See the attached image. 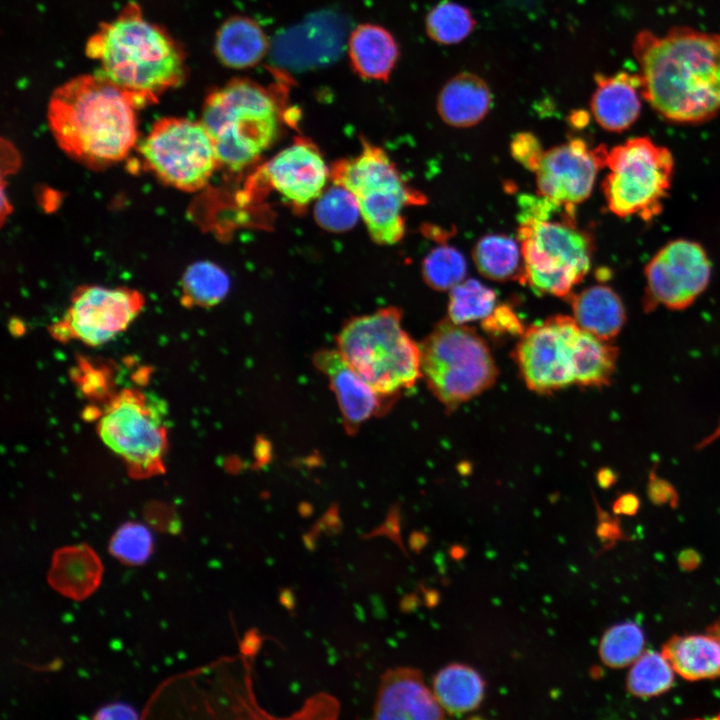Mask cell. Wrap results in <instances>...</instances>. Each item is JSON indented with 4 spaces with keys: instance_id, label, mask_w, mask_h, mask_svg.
Masks as SVG:
<instances>
[{
    "instance_id": "40",
    "label": "cell",
    "mask_w": 720,
    "mask_h": 720,
    "mask_svg": "<svg viewBox=\"0 0 720 720\" xmlns=\"http://www.w3.org/2000/svg\"><path fill=\"white\" fill-rule=\"evenodd\" d=\"M97 720L108 719H138L137 710L129 703L115 701L98 708L93 716Z\"/></svg>"
},
{
    "instance_id": "8",
    "label": "cell",
    "mask_w": 720,
    "mask_h": 720,
    "mask_svg": "<svg viewBox=\"0 0 720 720\" xmlns=\"http://www.w3.org/2000/svg\"><path fill=\"white\" fill-rule=\"evenodd\" d=\"M166 416L161 400L126 388L105 406L97 432L103 443L124 461L132 476L149 478L165 471Z\"/></svg>"
},
{
    "instance_id": "29",
    "label": "cell",
    "mask_w": 720,
    "mask_h": 720,
    "mask_svg": "<svg viewBox=\"0 0 720 720\" xmlns=\"http://www.w3.org/2000/svg\"><path fill=\"white\" fill-rule=\"evenodd\" d=\"M616 358L615 347L581 329L574 341V384L584 387L608 384Z\"/></svg>"
},
{
    "instance_id": "20",
    "label": "cell",
    "mask_w": 720,
    "mask_h": 720,
    "mask_svg": "<svg viewBox=\"0 0 720 720\" xmlns=\"http://www.w3.org/2000/svg\"><path fill=\"white\" fill-rule=\"evenodd\" d=\"M596 89L591 97V112L596 122L610 132L630 128L641 112V79L639 74L619 72L595 76Z\"/></svg>"
},
{
    "instance_id": "31",
    "label": "cell",
    "mask_w": 720,
    "mask_h": 720,
    "mask_svg": "<svg viewBox=\"0 0 720 720\" xmlns=\"http://www.w3.org/2000/svg\"><path fill=\"white\" fill-rule=\"evenodd\" d=\"M361 217L355 195L346 187L332 182L316 199L314 218L326 231L340 233L351 230Z\"/></svg>"
},
{
    "instance_id": "32",
    "label": "cell",
    "mask_w": 720,
    "mask_h": 720,
    "mask_svg": "<svg viewBox=\"0 0 720 720\" xmlns=\"http://www.w3.org/2000/svg\"><path fill=\"white\" fill-rule=\"evenodd\" d=\"M674 672L662 652L644 651L627 675L626 688L639 698L659 696L673 686Z\"/></svg>"
},
{
    "instance_id": "16",
    "label": "cell",
    "mask_w": 720,
    "mask_h": 720,
    "mask_svg": "<svg viewBox=\"0 0 720 720\" xmlns=\"http://www.w3.org/2000/svg\"><path fill=\"white\" fill-rule=\"evenodd\" d=\"M260 174L291 205L301 209L322 194L330 168L312 141L297 138L265 163Z\"/></svg>"
},
{
    "instance_id": "33",
    "label": "cell",
    "mask_w": 720,
    "mask_h": 720,
    "mask_svg": "<svg viewBox=\"0 0 720 720\" xmlns=\"http://www.w3.org/2000/svg\"><path fill=\"white\" fill-rule=\"evenodd\" d=\"M496 292L476 279H464L449 293L448 318L456 324L485 319L496 307Z\"/></svg>"
},
{
    "instance_id": "27",
    "label": "cell",
    "mask_w": 720,
    "mask_h": 720,
    "mask_svg": "<svg viewBox=\"0 0 720 720\" xmlns=\"http://www.w3.org/2000/svg\"><path fill=\"white\" fill-rule=\"evenodd\" d=\"M485 682L472 667L450 664L434 677L433 693L444 711L460 715L476 709L483 697Z\"/></svg>"
},
{
    "instance_id": "11",
    "label": "cell",
    "mask_w": 720,
    "mask_h": 720,
    "mask_svg": "<svg viewBox=\"0 0 720 720\" xmlns=\"http://www.w3.org/2000/svg\"><path fill=\"white\" fill-rule=\"evenodd\" d=\"M144 302L139 291L127 287H80L51 331L62 341L73 339L99 346L125 331L143 309Z\"/></svg>"
},
{
    "instance_id": "3",
    "label": "cell",
    "mask_w": 720,
    "mask_h": 720,
    "mask_svg": "<svg viewBox=\"0 0 720 720\" xmlns=\"http://www.w3.org/2000/svg\"><path fill=\"white\" fill-rule=\"evenodd\" d=\"M86 54L98 62L100 74L142 107L156 103L186 76L185 56L161 26L148 21L130 2L120 14L88 39Z\"/></svg>"
},
{
    "instance_id": "6",
    "label": "cell",
    "mask_w": 720,
    "mask_h": 720,
    "mask_svg": "<svg viewBox=\"0 0 720 720\" xmlns=\"http://www.w3.org/2000/svg\"><path fill=\"white\" fill-rule=\"evenodd\" d=\"M419 347L421 376L448 412L496 381L497 367L486 341L465 324L443 319Z\"/></svg>"
},
{
    "instance_id": "12",
    "label": "cell",
    "mask_w": 720,
    "mask_h": 720,
    "mask_svg": "<svg viewBox=\"0 0 720 720\" xmlns=\"http://www.w3.org/2000/svg\"><path fill=\"white\" fill-rule=\"evenodd\" d=\"M580 330L574 318L566 315L525 329L513 358L530 390L548 394L574 384V341Z\"/></svg>"
},
{
    "instance_id": "35",
    "label": "cell",
    "mask_w": 720,
    "mask_h": 720,
    "mask_svg": "<svg viewBox=\"0 0 720 720\" xmlns=\"http://www.w3.org/2000/svg\"><path fill=\"white\" fill-rule=\"evenodd\" d=\"M425 27L429 37L445 45L464 40L474 29L470 10L452 1H443L427 15Z\"/></svg>"
},
{
    "instance_id": "14",
    "label": "cell",
    "mask_w": 720,
    "mask_h": 720,
    "mask_svg": "<svg viewBox=\"0 0 720 720\" xmlns=\"http://www.w3.org/2000/svg\"><path fill=\"white\" fill-rule=\"evenodd\" d=\"M607 152L604 145L590 148L582 138L544 151L535 171L539 195L565 206L583 202L592 192L599 169L606 166Z\"/></svg>"
},
{
    "instance_id": "10",
    "label": "cell",
    "mask_w": 720,
    "mask_h": 720,
    "mask_svg": "<svg viewBox=\"0 0 720 720\" xmlns=\"http://www.w3.org/2000/svg\"><path fill=\"white\" fill-rule=\"evenodd\" d=\"M140 153L161 181L186 192L203 188L219 164L214 141L203 123L186 118L156 121Z\"/></svg>"
},
{
    "instance_id": "9",
    "label": "cell",
    "mask_w": 720,
    "mask_h": 720,
    "mask_svg": "<svg viewBox=\"0 0 720 720\" xmlns=\"http://www.w3.org/2000/svg\"><path fill=\"white\" fill-rule=\"evenodd\" d=\"M609 173L602 183L609 210L619 217H655L672 180L671 152L649 137H635L608 150Z\"/></svg>"
},
{
    "instance_id": "42",
    "label": "cell",
    "mask_w": 720,
    "mask_h": 720,
    "mask_svg": "<svg viewBox=\"0 0 720 720\" xmlns=\"http://www.w3.org/2000/svg\"><path fill=\"white\" fill-rule=\"evenodd\" d=\"M707 633L717 638L720 642V617L708 627Z\"/></svg>"
},
{
    "instance_id": "15",
    "label": "cell",
    "mask_w": 720,
    "mask_h": 720,
    "mask_svg": "<svg viewBox=\"0 0 720 720\" xmlns=\"http://www.w3.org/2000/svg\"><path fill=\"white\" fill-rule=\"evenodd\" d=\"M345 19L332 11H321L279 33L272 45L274 63L293 70H306L334 62L346 37Z\"/></svg>"
},
{
    "instance_id": "21",
    "label": "cell",
    "mask_w": 720,
    "mask_h": 720,
    "mask_svg": "<svg viewBox=\"0 0 720 720\" xmlns=\"http://www.w3.org/2000/svg\"><path fill=\"white\" fill-rule=\"evenodd\" d=\"M103 566L95 551L85 544L65 546L55 551L48 582L58 593L82 600L100 585Z\"/></svg>"
},
{
    "instance_id": "4",
    "label": "cell",
    "mask_w": 720,
    "mask_h": 720,
    "mask_svg": "<svg viewBox=\"0 0 720 720\" xmlns=\"http://www.w3.org/2000/svg\"><path fill=\"white\" fill-rule=\"evenodd\" d=\"M337 350L385 398L411 388L422 377L420 347L404 330L397 307L349 320L337 336Z\"/></svg>"
},
{
    "instance_id": "34",
    "label": "cell",
    "mask_w": 720,
    "mask_h": 720,
    "mask_svg": "<svg viewBox=\"0 0 720 720\" xmlns=\"http://www.w3.org/2000/svg\"><path fill=\"white\" fill-rule=\"evenodd\" d=\"M643 630L633 622H624L608 628L599 644L601 661L611 668L633 664L644 652Z\"/></svg>"
},
{
    "instance_id": "24",
    "label": "cell",
    "mask_w": 720,
    "mask_h": 720,
    "mask_svg": "<svg viewBox=\"0 0 720 720\" xmlns=\"http://www.w3.org/2000/svg\"><path fill=\"white\" fill-rule=\"evenodd\" d=\"M569 301L578 326L604 341L615 337L624 324L622 301L608 286H590L570 294Z\"/></svg>"
},
{
    "instance_id": "22",
    "label": "cell",
    "mask_w": 720,
    "mask_h": 720,
    "mask_svg": "<svg viewBox=\"0 0 720 720\" xmlns=\"http://www.w3.org/2000/svg\"><path fill=\"white\" fill-rule=\"evenodd\" d=\"M491 101L487 83L475 74L463 72L442 87L437 98V111L449 126L467 128L485 118Z\"/></svg>"
},
{
    "instance_id": "25",
    "label": "cell",
    "mask_w": 720,
    "mask_h": 720,
    "mask_svg": "<svg viewBox=\"0 0 720 720\" xmlns=\"http://www.w3.org/2000/svg\"><path fill=\"white\" fill-rule=\"evenodd\" d=\"M662 654L686 680L720 677V642L709 633L673 636L664 643Z\"/></svg>"
},
{
    "instance_id": "18",
    "label": "cell",
    "mask_w": 720,
    "mask_h": 720,
    "mask_svg": "<svg viewBox=\"0 0 720 720\" xmlns=\"http://www.w3.org/2000/svg\"><path fill=\"white\" fill-rule=\"evenodd\" d=\"M314 362L327 376L349 431L356 430L382 407L384 397L345 361L337 349L321 350L315 355Z\"/></svg>"
},
{
    "instance_id": "13",
    "label": "cell",
    "mask_w": 720,
    "mask_h": 720,
    "mask_svg": "<svg viewBox=\"0 0 720 720\" xmlns=\"http://www.w3.org/2000/svg\"><path fill=\"white\" fill-rule=\"evenodd\" d=\"M710 274V261L701 245L685 239L671 241L646 267L649 299L670 309L686 308L707 287Z\"/></svg>"
},
{
    "instance_id": "17",
    "label": "cell",
    "mask_w": 720,
    "mask_h": 720,
    "mask_svg": "<svg viewBox=\"0 0 720 720\" xmlns=\"http://www.w3.org/2000/svg\"><path fill=\"white\" fill-rule=\"evenodd\" d=\"M245 118H278V106L265 88L240 78L207 96L201 122L213 137L232 121Z\"/></svg>"
},
{
    "instance_id": "7",
    "label": "cell",
    "mask_w": 720,
    "mask_h": 720,
    "mask_svg": "<svg viewBox=\"0 0 720 720\" xmlns=\"http://www.w3.org/2000/svg\"><path fill=\"white\" fill-rule=\"evenodd\" d=\"M552 217L519 222L524 262L520 283L539 295L568 297L590 269L593 245L576 224L574 206H567L560 220Z\"/></svg>"
},
{
    "instance_id": "39",
    "label": "cell",
    "mask_w": 720,
    "mask_h": 720,
    "mask_svg": "<svg viewBox=\"0 0 720 720\" xmlns=\"http://www.w3.org/2000/svg\"><path fill=\"white\" fill-rule=\"evenodd\" d=\"M510 150L512 157L530 171H536L544 150L538 138L530 132H521L513 136Z\"/></svg>"
},
{
    "instance_id": "36",
    "label": "cell",
    "mask_w": 720,
    "mask_h": 720,
    "mask_svg": "<svg viewBox=\"0 0 720 720\" xmlns=\"http://www.w3.org/2000/svg\"><path fill=\"white\" fill-rule=\"evenodd\" d=\"M421 272L423 280L430 288L438 291L451 290L465 279L467 263L458 249L442 243L425 256Z\"/></svg>"
},
{
    "instance_id": "37",
    "label": "cell",
    "mask_w": 720,
    "mask_h": 720,
    "mask_svg": "<svg viewBox=\"0 0 720 720\" xmlns=\"http://www.w3.org/2000/svg\"><path fill=\"white\" fill-rule=\"evenodd\" d=\"M154 538L150 529L138 522H125L113 533L109 542L110 553L119 561L139 566L153 553Z\"/></svg>"
},
{
    "instance_id": "26",
    "label": "cell",
    "mask_w": 720,
    "mask_h": 720,
    "mask_svg": "<svg viewBox=\"0 0 720 720\" xmlns=\"http://www.w3.org/2000/svg\"><path fill=\"white\" fill-rule=\"evenodd\" d=\"M269 42L262 28L252 19L234 16L218 29L215 51L218 59L231 68L256 65L265 56Z\"/></svg>"
},
{
    "instance_id": "41",
    "label": "cell",
    "mask_w": 720,
    "mask_h": 720,
    "mask_svg": "<svg viewBox=\"0 0 720 720\" xmlns=\"http://www.w3.org/2000/svg\"><path fill=\"white\" fill-rule=\"evenodd\" d=\"M638 508V500L633 495H623L620 497L614 505V511L616 513L631 515L636 512Z\"/></svg>"
},
{
    "instance_id": "23",
    "label": "cell",
    "mask_w": 720,
    "mask_h": 720,
    "mask_svg": "<svg viewBox=\"0 0 720 720\" xmlns=\"http://www.w3.org/2000/svg\"><path fill=\"white\" fill-rule=\"evenodd\" d=\"M347 48L354 71L364 79L388 80L399 57L393 35L374 24L357 26L348 39Z\"/></svg>"
},
{
    "instance_id": "19",
    "label": "cell",
    "mask_w": 720,
    "mask_h": 720,
    "mask_svg": "<svg viewBox=\"0 0 720 720\" xmlns=\"http://www.w3.org/2000/svg\"><path fill=\"white\" fill-rule=\"evenodd\" d=\"M375 716L378 719H442L444 709L425 685L420 671L399 668L384 677Z\"/></svg>"
},
{
    "instance_id": "38",
    "label": "cell",
    "mask_w": 720,
    "mask_h": 720,
    "mask_svg": "<svg viewBox=\"0 0 720 720\" xmlns=\"http://www.w3.org/2000/svg\"><path fill=\"white\" fill-rule=\"evenodd\" d=\"M481 326L493 336L506 334L521 336L525 331L520 318L507 304L496 305L494 310L482 320Z\"/></svg>"
},
{
    "instance_id": "5",
    "label": "cell",
    "mask_w": 720,
    "mask_h": 720,
    "mask_svg": "<svg viewBox=\"0 0 720 720\" xmlns=\"http://www.w3.org/2000/svg\"><path fill=\"white\" fill-rule=\"evenodd\" d=\"M330 177L355 195L370 237L382 245H392L403 238L404 207L427 201L423 193L403 180L383 149L364 140L358 155L332 165Z\"/></svg>"
},
{
    "instance_id": "30",
    "label": "cell",
    "mask_w": 720,
    "mask_h": 720,
    "mask_svg": "<svg viewBox=\"0 0 720 720\" xmlns=\"http://www.w3.org/2000/svg\"><path fill=\"white\" fill-rule=\"evenodd\" d=\"M230 278L217 264L199 261L190 265L182 278L184 304L211 307L228 294Z\"/></svg>"
},
{
    "instance_id": "1",
    "label": "cell",
    "mask_w": 720,
    "mask_h": 720,
    "mask_svg": "<svg viewBox=\"0 0 720 720\" xmlns=\"http://www.w3.org/2000/svg\"><path fill=\"white\" fill-rule=\"evenodd\" d=\"M632 52L641 93L667 121L699 124L720 113V34L674 26L637 33Z\"/></svg>"
},
{
    "instance_id": "2",
    "label": "cell",
    "mask_w": 720,
    "mask_h": 720,
    "mask_svg": "<svg viewBox=\"0 0 720 720\" xmlns=\"http://www.w3.org/2000/svg\"><path fill=\"white\" fill-rule=\"evenodd\" d=\"M137 108L100 74L81 75L52 93L48 123L65 153L85 165L103 167L124 159L134 147Z\"/></svg>"
},
{
    "instance_id": "28",
    "label": "cell",
    "mask_w": 720,
    "mask_h": 720,
    "mask_svg": "<svg viewBox=\"0 0 720 720\" xmlns=\"http://www.w3.org/2000/svg\"><path fill=\"white\" fill-rule=\"evenodd\" d=\"M478 271L493 281L521 282L524 262L515 239L504 234H488L480 238L472 251Z\"/></svg>"
}]
</instances>
